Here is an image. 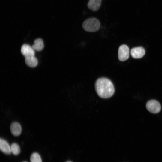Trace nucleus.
I'll return each instance as SVG.
<instances>
[{
	"label": "nucleus",
	"instance_id": "nucleus-5",
	"mask_svg": "<svg viewBox=\"0 0 162 162\" xmlns=\"http://www.w3.org/2000/svg\"><path fill=\"white\" fill-rule=\"evenodd\" d=\"M21 52L25 57L34 56L35 55L34 50L32 46L28 44H24L22 45Z\"/></svg>",
	"mask_w": 162,
	"mask_h": 162
},
{
	"label": "nucleus",
	"instance_id": "nucleus-12",
	"mask_svg": "<svg viewBox=\"0 0 162 162\" xmlns=\"http://www.w3.org/2000/svg\"><path fill=\"white\" fill-rule=\"evenodd\" d=\"M11 153L15 155H17L20 152V149L19 145L16 143H13L10 146Z\"/></svg>",
	"mask_w": 162,
	"mask_h": 162
},
{
	"label": "nucleus",
	"instance_id": "nucleus-7",
	"mask_svg": "<svg viewBox=\"0 0 162 162\" xmlns=\"http://www.w3.org/2000/svg\"><path fill=\"white\" fill-rule=\"evenodd\" d=\"M0 149L4 154H9L11 153L10 146L5 140L1 138L0 140Z\"/></svg>",
	"mask_w": 162,
	"mask_h": 162
},
{
	"label": "nucleus",
	"instance_id": "nucleus-14",
	"mask_svg": "<svg viewBox=\"0 0 162 162\" xmlns=\"http://www.w3.org/2000/svg\"><path fill=\"white\" fill-rule=\"evenodd\" d=\"M66 162H72L70 161H66Z\"/></svg>",
	"mask_w": 162,
	"mask_h": 162
},
{
	"label": "nucleus",
	"instance_id": "nucleus-8",
	"mask_svg": "<svg viewBox=\"0 0 162 162\" xmlns=\"http://www.w3.org/2000/svg\"><path fill=\"white\" fill-rule=\"evenodd\" d=\"M10 129L11 133L14 136H19L21 132V125L17 122L12 123L10 126Z\"/></svg>",
	"mask_w": 162,
	"mask_h": 162
},
{
	"label": "nucleus",
	"instance_id": "nucleus-11",
	"mask_svg": "<svg viewBox=\"0 0 162 162\" xmlns=\"http://www.w3.org/2000/svg\"><path fill=\"white\" fill-rule=\"evenodd\" d=\"M25 62L28 66L34 68L38 64V60L37 58L34 56L25 57Z\"/></svg>",
	"mask_w": 162,
	"mask_h": 162
},
{
	"label": "nucleus",
	"instance_id": "nucleus-15",
	"mask_svg": "<svg viewBox=\"0 0 162 162\" xmlns=\"http://www.w3.org/2000/svg\"><path fill=\"white\" fill-rule=\"evenodd\" d=\"M22 162H27V161H23Z\"/></svg>",
	"mask_w": 162,
	"mask_h": 162
},
{
	"label": "nucleus",
	"instance_id": "nucleus-4",
	"mask_svg": "<svg viewBox=\"0 0 162 162\" xmlns=\"http://www.w3.org/2000/svg\"><path fill=\"white\" fill-rule=\"evenodd\" d=\"M129 56V49L126 45L123 44L119 47L118 52V57L121 61H124L127 60Z\"/></svg>",
	"mask_w": 162,
	"mask_h": 162
},
{
	"label": "nucleus",
	"instance_id": "nucleus-9",
	"mask_svg": "<svg viewBox=\"0 0 162 162\" xmlns=\"http://www.w3.org/2000/svg\"><path fill=\"white\" fill-rule=\"evenodd\" d=\"M102 0H89L87 4L88 8L93 11L98 10L100 7Z\"/></svg>",
	"mask_w": 162,
	"mask_h": 162
},
{
	"label": "nucleus",
	"instance_id": "nucleus-2",
	"mask_svg": "<svg viewBox=\"0 0 162 162\" xmlns=\"http://www.w3.org/2000/svg\"><path fill=\"white\" fill-rule=\"evenodd\" d=\"M100 26V21L95 18H91L86 20L82 25V27L85 31L91 32L98 31Z\"/></svg>",
	"mask_w": 162,
	"mask_h": 162
},
{
	"label": "nucleus",
	"instance_id": "nucleus-3",
	"mask_svg": "<svg viewBox=\"0 0 162 162\" xmlns=\"http://www.w3.org/2000/svg\"><path fill=\"white\" fill-rule=\"evenodd\" d=\"M146 106L149 111L153 113H158L161 109L160 103L154 100H151L148 101L146 103Z\"/></svg>",
	"mask_w": 162,
	"mask_h": 162
},
{
	"label": "nucleus",
	"instance_id": "nucleus-1",
	"mask_svg": "<svg viewBox=\"0 0 162 162\" xmlns=\"http://www.w3.org/2000/svg\"><path fill=\"white\" fill-rule=\"evenodd\" d=\"M95 88L98 95L103 98H110L115 92L114 87L112 82L105 77L99 78L96 80Z\"/></svg>",
	"mask_w": 162,
	"mask_h": 162
},
{
	"label": "nucleus",
	"instance_id": "nucleus-13",
	"mask_svg": "<svg viewBox=\"0 0 162 162\" xmlns=\"http://www.w3.org/2000/svg\"><path fill=\"white\" fill-rule=\"evenodd\" d=\"M30 160L31 162H42L40 155L37 152H34L32 154Z\"/></svg>",
	"mask_w": 162,
	"mask_h": 162
},
{
	"label": "nucleus",
	"instance_id": "nucleus-10",
	"mask_svg": "<svg viewBox=\"0 0 162 162\" xmlns=\"http://www.w3.org/2000/svg\"><path fill=\"white\" fill-rule=\"evenodd\" d=\"M34 51H40L42 50L44 47L43 40L40 38H38L34 40V44L32 46Z\"/></svg>",
	"mask_w": 162,
	"mask_h": 162
},
{
	"label": "nucleus",
	"instance_id": "nucleus-6",
	"mask_svg": "<svg viewBox=\"0 0 162 162\" xmlns=\"http://www.w3.org/2000/svg\"><path fill=\"white\" fill-rule=\"evenodd\" d=\"M145 53V50L142 47L133 48L131 49L130 51L131 56L134 58H141L143 56Z\"/></svg>",
	"mask_w": 162,
	"mask_h": 162
}]
</instances>
